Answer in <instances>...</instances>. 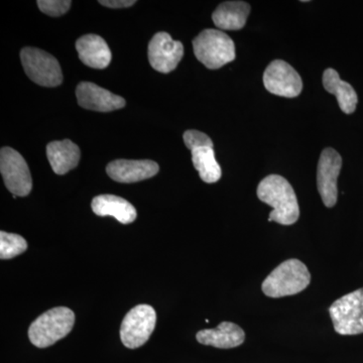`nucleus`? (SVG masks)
Wrapping results in <instances>:
<instances>
[{"mask_svg": "<svg viewBox=\"0 0 363 363\" xmlns=\"http://www.w3.org/2000/svg\"><path fill=\"white\" fill-rule=\"evenodd\" d=\"M329 314L340 335L363 333V288L335 301L329 308Z\"/></svg>", "mask_w": 363, "mask_h": 363, "instance_id": "obj_5", "label": "nucleus"}, {"mask_svg": "<svg viewBox=\"0 0 363 363\" xmlns=\"http://www.w3.org/2000/svg\"><path fill=\"white\" fill-rule=\"evenodd\" d=\"M78 104L88 111L109 112L123 108L125 100L94 83L81 82L76 89Z\"/></svg>", "mask_w": 363, "mask_h": 363, "instance_id": "obj_12", "label": "nucleus"}, {"mask_svg": "<svg viewBox=\"0 0 363 363\" xmlns=\"http://www.w3.org/2000/svg\"><path fill=\"white\" fill-rule=\"evenodd\" d=\"M28 250V243L18 234L0 233V259H11Z\"/></svg>", "mask_w": 363, "mask_h": 363, "instance_id": "obj_21", "label": "nucleus"}, {"mask_svg": "<svg viewBox=\"0 0 363 363\" xmlns=\"http://www.w3.org/2000/svg\"><path fill=\"white\" fill-rule=\"evenodd\" d=\"M193 49L198 61L208 69H219L235 59V45L225 33L213 28L203 30L193 40Z\"/></svg>", "mask_w": 363, "mask_h": 363, "instance_id": "obj_4", "label": "nucleus"}, {"mask_svg": "<svg viewBox=\"0 0 363 363\" xmlns=\"http://www.w3.org/2000/svg\"><path fill=\"white\" fill-rule=\"evenodd\" d=\"M262 80L266 89L278 96L294 98L302 92L301 76L290 64L283 60L272 61L264 71Z\"/></svg>", "mask_w": 363, "mask_h": 363, "instance_id": "obj_9", "label": "nucleus"}, {"mask_svg": "<svg viewBox=\"0 0 363 363\" xmlns=\"http://www.w3.org/2000/svg\"><path fill=\"white\" fill-rule=\"evenodd\" d=\"M191 152H192L193 164L199 173L202 181L212 184L220 180L221 168L215 159L213 147H200V149L193 150Z\"/></svg>", "mask_w": 363, "mask_h": 363, "instance_id": "obj_20", "label": "nucleus"}, {"mask_svg": "<svg viewBox=\"0 0 363 363\" xmlns=\"http://www.w3.org/2000/svg\"><path fill=\"white\" fill-rule=\"evenodd\" d=\"M159 164L150 160H116L107 166V175L118 183H136L159 173Z\"/></svg>", "mask_w": 363, "mask_h": 363, "instance_id": "obj_13", "label": "nucleus"}, {"mask_svg": "<svg viewBox=\"0 0 363 363\" xmlns=\"http://www.w3.org/2000/svg\"><path fill=\"white\" fill-rule=\"evenodd\" d=\"M47 157L52 171L57 175H65L78 166L81 152L70 140H56L47 145Z\"/></svg>", "mask_w": 363, "mask_h": 363, "instance_id": "obj_16", "label": "nucleus"}, {"mask_svg": "<svg viewBox=\"0 0 363 363\" xmlns=\"http://www.w3.org/2000/svg\"><path fill=\"white\" fill-rule=\"evenodd\" d=\"M39 9L45 14L50 16H61L70 9V0H39L37 2Z\"/></svg>", "mask_w": 363, "mask_h": 363, "instance_id": "obj_22", "label": "nucleus"}, {"mask_svg": "<svg viewBox=\"0 0 363 363\" xmlns=\"http://www.w3.org/2000/svg\"><path fill=\"white\" fill-rule=\"evenodd\" d=\"M135 2V0H100L99 4L111 9H124L133 6Z\"/></svg>", "mask_w": 363, "mask_h": 363, "instance_id": "obj_24", "label": "nucleus"}, {"mask_svg": "<svg viewBox=\"0 0 363 363\" xmlns=\"http://www.w3.org/2000/svg\"><path fill=\"white\" fill-rule=\"evenodd\" d=\"M250 6L245 1H226L215 9L212 20L217 28L225 30H241L247 23Z\"/></svg>", "mask_w": 363, "mask_h": 363, "instance_id": "obj_18", "label": "nucleus"}, {"mask_svg": "<svg viewBox=\"0 0 363 363\" xmlns=\"http://www.w3.org/2000/svg\"><path fill=\"white\" fill-rule=\"evenodd\" d=\"M79 59L93 69H105L111 62L108 45L97 35H86L76 42Z\"/></svg>", "mask_w": 363, "mask_h": 363, "instance_id": "obj_15", "label": "nucleus"}, {"mask_svg": "<svg viewBox=\"0 0 363 363\" xmlns=\"http://www.w3.org/2000/svg\"><path fill=\"white\" fill-rule=\"evenodd\" d=\"M91 207L98 216H112L123 224L133 223L138 215L133 205L118 196H97L92 200Z\"/></svg>", "mask_w": 363, "mask_h": 363, "instance_id": "obj_17", "label": "nucleus"}, {"mask_svg": "<svg viewBox=\"0 0 363 363\" xmlns=\"http://www.w3.org/2000/svg\"><path fill=\"white\" fill-rule=\"evenodd\" d=\"M196 338L203 345L229 350L238 347L245 342V333L238 325L231 322H222L217 328L198 332Z\"/></svg>", "mask_w": 363, "mask_h": 363, "instance_id": "obj_14", "label": "nucleus"}, {"mask_svg": "<svg viewBox=\"0 0 363 363\" xmlns=\"http://www.w3.org/2000/svg\"><path fill=\"white\" fill-rule=\"evenodd\" d=\"M0 172L9 192L26 197L33 188L30 169L20 152L11 147H2L0 152Z\"/></svg>", "mask_w": 363, "mask_h": 363, "instance_id": "obj_8", "label": "nucleus"}, {"mask_svg": "<svg viewBox=\"0 0 363 363\" xmlns=\"http://www.w3.org/2000/svg\"><path fill=\"white\" fill-rule=\"evenodd\" d=\"M311 281L309 269L301 260L292 259L281 262L267 277L262 289L269 298H283L304 291Z\"/></svg>", "mask_w": 363, "mask_h": 363, "instance_id": "obj_2", "label": "nucleus"}, {"mask_svg": "<svg viewBox=\"0 0 363 363\" xmlns=\"http://www.w3.org/2000/svg\"><path fill=\"white\" fill-rule=\"evenodd\" d=\"M183 56V44L172 39L168 33H157L150 40V64L160 73L167 74L175 70Z\"/></svg>", "mask_w": 363, "mask_h": 363, "instance_id": "obj_11", "label": "nucleus"}, {"mask_svg": "<svg viewBox=\"0 0 363 363\" xmlns=\"http://www.w3.org/2000/svg\"><path fill=\"white\" fill-rule=\"evenodd\" d=\"M323 85L327 92L337 98L339 106L344 113L351 114L355 111L358 101L357 92L350 83L341 80L339 74L334 69L325 70Z\"/></svg>", "mask_w": 363, "mask_h": 363, "instance_id": "obj_19", "label": "nucleus"}, {"mask_svg": "<svg viewBox=\"0 0 363 363\" xmlns=\"http://www.w3.org/2000/svg\"><path fill=\"white\" fill-rule=\"evenodd\" d=\"M257 197L260 201L274 208L269 213V221L281 225H292L300 216L297 196L295 191L284 177L267 176L257 187Z\"/></svg>", "mask_w": 363, "mask_h": 363, "instance_id": "obj_1", "label": "nucleus"}, {"mask_svg": "<svg viewBox=\"0 0 363 363\" xmlns=\"http://www.w3.org/2000/svg\"><path fill=\"white\" fill-rule=\"evenodd\" d=\"M342 159L335 150L328 147L322 152L318 162L317 186L325 206L331 208L337 203V179Z\"/></svg>", "mask_w": 363, "mask_h": 363, "instance_id": "obj_10", "label": "nucleus"}, {"mask_svg": "<svg viewBox=\"0 0 363 363\" xmlns=\"http://www.w3.org/2000/svg\"><path fill=\"white\" fill-rule=\"evenodd\" d=\"M21 60L26 75L38 85L57 87L63 82L59 62L49 52L26 47L21 50Z\"/></svg>", "mask_w": 363, "mask_h": 363, "instance_id": "obj_6", "label": "nucleus"}, {"mask_svg": "<svg viewBox=\"0 0 363 363\" xmlns=\"http://www.w3.org/2000/svg\"><path fill=\"white\" fill-rule=\"evenodd\" d=\"M184 142L186 147L192 152L193 150L200 149V147H213V142L211 138L198 130H187L184 133Z\"/></svg>", "mask_w": 363, "mask_h": 363, "instance_id": "obj_23", "label": "nucleus"}, {"mask_svg": "<svg viewBox=\"0 0 363 363\" xmlns=\"http://www.w3.org/2000/svg\"><path fill=\"white\" fill-rule=\"evenodd\" d=\"M157 323V314L150 305H138L124 317L121 327V339L130 350L140 347L149 340Z\"/></svg>", "mask_w": 363, "mask_h": 363, "instance_id": "obj_7", "label": "nucleus"}, {"mask_svg": "<svg viewBox=\"0 0 363 363\" xmlns=\"http://www.w3.org/2000/svg\"><path fill=\"white\" fill-rule=\"evenodd\" d=\"M75 323V314L66 307H57L40 315L28 329V338L39 348L52 346L66 337Z\"/></svg>", "mask_w": 363, "mask_h": 363, "instance_id": "obj_3", "label": "nucleus"}]
</instances>
